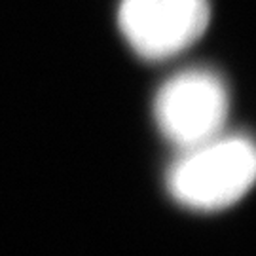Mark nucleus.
<instances>
[{"label":"nucleus","mask_w":256,"mask_h":256,"mask_svg":"<svg viewBox=\"0 0 256 256\" xmlns=\"http://www.w3.org/2000/svg\"><path fill=\"white\" fill-rule=\"evenodd\" d=\"M256 152L250 138L224 135L182 150L167 174L174 202L194 210H220L238 203L252 188Z\"/></svg>","instance_id":"obj_1"},{"label":"nucleus","mask_w":256,"mask_h":256,"mask_svg":"<svg viewBox=\"0 0 256 256\" xmlns=\"http://www.w3.org/2000/svg\"><path fill=\"white\" fill-rule=\"evenodd\" d=\"M228 112V88L209 68H188L174 74L164 82L154 99L156 126L180 150L218 137Z\"/></svg>","instance_id":"obj_2"},{"label":"nucleus","mask_w":256,"mask_h":256,"mask_svg":"<svg viewBox=\"0 0 256 256\" xmlns=\"http://www.w3.org/2000/svg\"><path fill=\"white\" fill-rule=\"evenodd\" d=\"M209 0H122L118 25L129 48L164 61L196 44L209 27Z\"/></svg>","instance_id":"obj_3"}]
</instances>
